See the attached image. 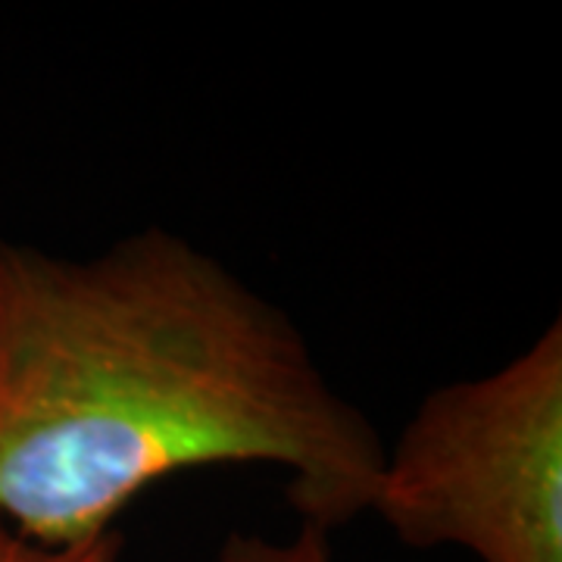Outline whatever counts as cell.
I'll return each instance as SVG.
<instances>
[{
  "mask_svg": "<svg viewBox=\"0 0 562 562\" xmlns=\"http://www.w3.org/2000/svg\"><path fill=\"white\" fill-rule=\"evenodd\" d=\"M122 535L110 531L79 547H41L0 525V562H120Z\"/></svg>",
  "mask_w": 562,
  "mask_h": 562,
  "instance_id": "obj_4",
  "label": "cell"
},
{
  "mask_svg": "<svg viewBox=\"0 0 562 562\" xmlns=\"http://www.w3.org/2000/svg\"><path fill=\"white\" fill-rule=\"evenodd\" d=\"M216 562H331L328 535L303 525L288 538H266L257 531H232Z\"/></svg>",
  "mask_w": 562,
  "mask_h": 562,
  "instance_id": "obj_3",
  "label": "cell"
},
{
  "mask_svg": "<svg viewBox=\"0 0 562 562\" xmlns=\"http://www.w3.org/2000/svg\"><path fill=\"white\" fill-rule=\"evenodd\" d=\"M369 513L397 541L479 562H562V325L491 375L435 387L406 419Z\"/></svg>",
  "mask_w": 562,
  "mask_h": 562,
  "instance_id": "obj_2",
  "label": "cell"
},
{
  "mask_svg": "<svg viewBox=\"0 0 562 562\" xmlns=\"http://www.w3.org/2000/svg\"><path fill=\"white\" fill-rule=\"evenodd\" d=\"M384 447L291 316L176 232L79 260L0 241V525L25 541H98L213 465H279L328 535L369 513Z\"/></svg>",
  "mask_w": 562,
  "mask_h": 562,
  "instance_id": "obj_1",
  "label": "cell"
}]
</instances>
